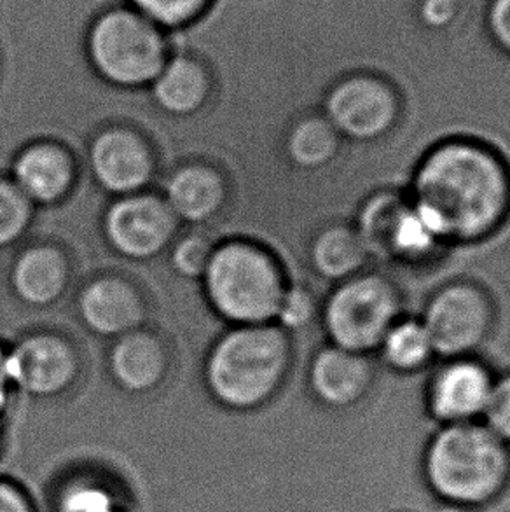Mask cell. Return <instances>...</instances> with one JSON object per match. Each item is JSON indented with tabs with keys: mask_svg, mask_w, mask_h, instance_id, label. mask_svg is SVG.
<instances>
[{
	"mask_svg": "<svg viewBox=\"0 0 510 512\" xmlns=\"http://www.w3.org/2000/svg\"><path fill=\"white\" fill-rule=\"evenodd\" d=\"M409 201L442 245L477 247L500 238L505 249L510 170L491 147L456 139L430 149L416 167Z\"/></svg>",
	"mask_w": 510,
	"mask_h": 512,
	"instance_id": "6da1fadb",
	"label": "cell"
},
{
	"mask_svg": "<svg viewBox=\"0 0 510 512\" xmlns=\"http://www.w3.org/2000/svg\"><path fill=\"white\" fill-rule=\"evenodd\" d=\"M423 476L435 499L490 509L510 488V444L483 422L441 425L423 455Z\"/></svg>",
	"mask_w": 510,
	"mask_h": 512,
	"instance_id": "7a4b0ae2",
	"label": "cell"
},
{
	"mask_svg": "<svg viewBox=\"0 0 510 512\" xmlns=\"http://www.w3.org/2000/svg\"><path fill=\"white\" fill-rule=\"evenodd\" d=\"M292 338L280 326H243L215 346L208 385L229 408L252 409L271 399L289 376Z\"/></svg>",
	"mask_w": 510,
	"mask_h": 512,
	"instance_id": "3957f363",
	"label": "cell"
},
{
	"mask_svg": "<svg viewBox=\"0 0 510 512\" xmlns=\"http://www.w3.org/2000/svg\"><path fill=\"white\" fill-rule=\"evenodd\" d=\"M205 277L215 310L243 326H262L276 319L289 289L278 259L243 242L212 252Z\"/></svg>",
	"mask_w": 510,
	"mask_h": 512,
	"instance_id": "277c9868",
	"label": "cell"
},
{
	"mask_svg": "<svg viewBox=\"0 0 510 512\" xmlns=\"http://www.w3.org/2000/svg\"><path fill=\"white\" fill-rule=\"evenodd\" d=\"M86 51L100 76L126 88L154 83L170 58L168 32L126 2L95 14Z\"/></svg>",
	"mask_w": 510,
	"mask_h": 512,
	"instance_id": "5b68a950",
	"label": "cell"
},
{
	"mask_svg": "<svg viewBox=\"0 0 510 512\" xmlns=\"http://www.w3.org/2000/svg\"><path fill=\"white\" fill-rule=\"evenodd\" d=\"M406 317L400 292L378 271H364L332 287L320 308L329 345L348 352H378L388 329Z\"/></svg>",
	"mask_w": 510,
	"mask_h": 512,
	"instance_id": "8992f818",
	"label": "cell"
},
{
	"mask_svg": "<svg viewBox=\"0 0 510 512\" xmlns=\"http://www.w3.org/2000/svg\"><path fill=\"white\" fill-rule=\"evenodd\" d=\"M435 360L479 357L495 329V306L490 294L472 282H449L428 298L420 315Z\"/></svg>",
	"mask_w": 510,
	"mask_h": 512,
	"instance_id": "52a82bcc",
	"label": "cell"
},
{
	"mask_svg": "<svg viewBox=\"0 0 510 512\" xmlns=\"http://www.w3.org/2000/svg\"><path fill=\"white\" fill-rule=\"evenodd\" d=\"M324 112L345 139L373 142L399 126L404 104L399 91L383 77L353 74L332 86Z\"/></svg>",
	"mask_w": 510,
	"mask_h": 512,
	"instance_id": "ba28073f",
	"label": "cell"
},
{
	"mask_svg": "<svg viewBox=\"0 0 510 512\" xmlns=\"http://www.w3.org/2000/svg\"><path fill=\"white\" fill-rule=\"evenodd\" d=\"M495 374L476 357L437 362L427 387V408L439 425L481 422Z\"/></svg>",
	"mask_w": 510,
	"mask_h": 512,
	"instance_id": "9c48e42d",
	"label": "cell"
},
{
	"mask_svg": "<svg viewBox=\"0 0 510 512\" xmlns=\"http://www.w3.org/2000/svg\"><path fill=\"white\" fill-rule=\"evenodd\" d=\"M381 367L376 352H348L327 343L311 359L308 387L325 408L348 411L371 395Z\"/></svg>",
	"mask_w": 510,
	"mask_h": 512,
	"instance_id": "30bf717a",
	"label": "cell"
},
{
	"mask_svg": "<svg viewBox=\"0 0 510 512\" xmlns=\"http://www.w3.org/2000/svg\"><path fill=\"white\" fill-rule=\"evenodd\" d=\"M105 231L114 249L133 259H147L165 249L175 233V214L151 196L118 201L105 219Z\"/></svg>",
	"mask_w": 510,
	"mask_h": 512,
	"instance_id": "8fae6325",
	"label": "cell"
},
{
	"mask_svg": "<svg viewBox=\"0 0 510 512\" xmlns=\"http://www.w3.org/2000/svg\"><path fill=\"white\" fill-rule=\"evenodd\" d=\"M91 167L98 182L111 193L137 191L151 179V156L144 142L128 130H111L91 147Z\"/></svg>",
	"mask_w": 510,
	"mask_h": 512,
	"instance_id": "7c38bea8",
	"label": "cell"
},
{
	"mask_svg": "<svg viewBox=\"0 0 510 512\" xmlns=\"http://www.w3.org/2000/svg\"><path fill=\"white\" fill-rule=\"evenodd\" d=\"M76 369V357L70 346L53 336H34L23 341L14 352V376L30 394L62 392L74 378Z\"/></svg>",
	"mask_w": 510,
	"mask_h": 512,
	"instance_id": "4fadbf2b",
	"label": "cell"
},
{
	"mask_svg": "<svg viewBox=\"0 0 510 512\" xmlns=\"http://www.w3.org/2000/svg\"><path fill=\"white\" fill-rule=\"evenodd\" d=\"M79 305L84 322L104 336H125L144 319V306L137 292L114 278L88 285Z\"/></svg>",
	"mask_w": 510,
	"mask_h": 512,
	"instance_id": "5bb4252c",
	"label": "cell"
},
{
	"mask_svg": "<svg viewBox=\"0 0 510 512\" xmlns=\"http://www.w3.org/2000/svg\"><path fill=\"white\" fill-rule=\"evenodd\" d=\"M310 263L318 277L332 287L371 268L359 231L346 224L327 226L315 236L310 247Z\"/></svg>",
	"mask_w": 510,
	"mask_h": 512,
	"instance_id": "9a60e30c",
	"label": "cell"
},
{
	"mask_svg": "<svg viewBox=\"0 0 510 512\" xmlns=\"http://www.w3.org/2000/svg\"><path fill=\"white\" fill-rule=\"evenodd\" d=\"M21 193L41 203H53L69 191L72 165L60 147L41 144L27 149L14 163Z\"/></svg>",
	"mask_w": 510,
	"mask_h": 512,
	"instance_id": "2e32d148",
	"label": "cell"
},
{
	"mask_svg": "<svg viewBox=\"0 0 510 512\" xmlns=\"http://www.w3.org/2000/svg\"><path fill=\"white\" fill-rule=\"evenodd\" d=\"M210 90L208 72L193 56H170L152 83L154 97L165 111L189 114L198 111Z\"/></svg>",
	"mask_w": 510,
	"mask_h": 512,
	"instance_id": "e0dca14e",
	"label": "cell"
},
{
	"mask_svg": "<svg viewBox=\"0 0 510 512\" xmlns=\"http://www.w3.org/2000/svg\"><path fill=\"white\" fill-rule=\"evenodd\" d=\"M111 369L114 378L126 390H149L165 373L163 346L151 334L131 331L114 346Z\"/></svg>",
	"mask_w": 510,
	"mask_h": 512,
	"instance_id": "ac0fdd59",
	"label": "cell"
},
{
	"mask_svg": "<svg viewBox=\"0 0 510 512\" xmlns=\"http://www.w3.org/2000/svg\"><path fill=\"white\" fill-rule=\"evenodd\" d=\"M67 282V263L51 247H35L18 259L14 268V291L30 305H48L55 301Z\"/></svg>",
	"mask_w": 510,
	"mask_h": 512,
	"instance_id": "d6986e66",
	"label": "cell"
},
{
	"mask_svg": "<svg viewBox=\"0 0 510 512\" xmlns=\"http://www.w3.org/2000/svg\"><path fill=\"white\" fill-rule=\"evenodd\" d=\"M222 200L221 177L210 168H184L168 184V207L189 222L207 221L219 210Z\"/></svg>",
	"mask_w": 510,
	"mask_h": 512,
	"instance_id": "ffe728a7",
	"label": "cell"
},
{
	"mask_svg": "<svg viewBox=\"0 0 510 512\" xmlns=\"http://www.w3.org/2000/svg\"><path fill=\"white\" fill-rule=\"evenodd\" d=\"M376 353L386 367L397 373H418L437 362L427 329L414 317L397 320L388 329Z\"/></svg>",
	"mask_w": 510,
	"mask_h": 512,
	"instance_id": "44dd1931",
	"label": "cell"
},
{
	"mask_svg": "<svg viewBox=\"0 0 510 512\" xmlns=\"http://www.w3.org/2000/svg\"><path fill=\"white\" fill-rule=\"evenodd\" d=\"M165 32L186 30L207 16L215 0H125Z\"/></svg>",
	"mask_w": 510,
	"mask_h": 512,
	"instance_id": "7402d4cb",
	"label": "cell"
},
{
	"mask_svg": "<svg viewBox=\"0 0 510 512\" xmlns=\"http://www.w3.org/2000/svg\"><path fill=\"white\" fill-rule=\"evenodd\" d=\"M30 219L28 198L20 187L0 180V247L13 242L27 228Z\"/></svg>",
	"mask_w": 510,
	"mask_h": 512,
	"instance_id": "603a6c76",
	"label": "cell"
},
{
	"mask_svg": "<svg viewBox=\"0 0 510 512\" xmlns=\"http://www.w3.org/2000/svg\"><path fill=\"white\" fill-rule=\"evenodd\" d=\"M481 422L510 444V373L500 374L491 388L490 401Z\"/></svg>",
	"mask_w": 510,
	"mask_h": 512,
	"instance_id": "cb8c5ba5",
	"label": "cell"
},
{
	"mask_svg": "<svg viewBox=\"0 0 510 512\" xmlns=\"http://www.w3.org/2000/svg\"><path fill=\"white\" fill-rule=\"evenodd\" d=\"M212 257V250L203 238H186L177 245L173 252V264L182 275L186 277H201L207 271L208 261Z\"/></svg>",
	"mask_w": 510,
	"mask_h": 512,
	"instance_id": "d4e9b609",
	"label": "cell"
},
{
	"mask_svg": "<svg viewBox=\"0 0 510 512\" xmlns=\"http://www.w3.org/2000/svg\"><path fill=\"white\" fill-rule=\"evenodd\" d=\"M67 512H114L112 502L105 492H98L95 488H81L72 492L65 502Z\"/></svg>",
	"mask_w": 510,
	"mask_h": 512,
	"instance_id": "484cf974",
	"label": "cell"
},
{
	"mask_svg": "<svg viewBox=\"0 0 510 512\" xmlns=\"http://www.w3.org/2000/svg\"><path fill=\"white\" fill-rule=\"evenodd\" d=\"M490 27L498 46L510 56V0H495L491 7Z\"/></svg>",
	"mask_w": 510,
	"mask_h": 512,
	"instance_id": "4316f807",
	"label": "cell"
},
{
	"mask_svg": "<svg viewBox=\"0 0 510 512\" xmlns=\"http://www.w3.org/2000/svg\"><path fill=\"white\" fill-rule=\"evenodd\" d=\"M0 512H34L20 488L0 481Z\"/></svg>",
	"mask_w": 510,
	"mask_h": 512,
	"instance_id": "83f0119b",
	"label": "cell"
},
{
	"mask_svg": "<svg viewBox=\"0 0 510 512\" xmlns=\"http://www.w3.org/2000/svg\"><path fill=\"white\" fill-rule=\"evenodd\" d=\"M453 2L451 0H425L423 4V20L430 27H442L451 20Z\"/></svg>",
	"mask_w": 510,
	"mask_h": 512,
	"instance_id": "f1b7e54d",
	"label": "cell"
}]
</instances>
